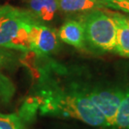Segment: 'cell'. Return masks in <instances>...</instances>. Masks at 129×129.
I'll return each instance as SVG.
<instances>
[{"label":"cell","mask_w":129,"mask_h":129,"mask_svg":"<svg viewBox=\"0 0 129 129\" xmlns=\"http://www.w3.org/2000/svg\"><path fill=\"white\" fill-rule=\"evenodd\" d=\"M39 101V109L42 115L74 118L92 127H108L104 116L81 87L64 90L50 86L41 91Z\"/></svg>","instance_id":"obj_1"},{"label":"cell","mask_w":129,"mask_h":129,"mask_svg":"<svg viewBox=\"0 0 129 129\" xmlns=\"http://www.w3.org/2000/svg\"><path fill=\"white\" fill-rule=\"evenodd\" d=\"M37 21L29 11L13 9L0 16V47L26 53L30 50L29 32Z\"/></svg>","instance_id":"obj_2"},{"label":"cell","mask_w":129,"mask_h":129,"mask_svg":"<svg viewBox=\"0 0 129 129\" xmlns=\"http://www.w3.org/2000/svg\"><path fill=\"white\" fill-rule=\"evenodd\" d=\"M81 22L84 27L86 40L92 48L103 52L115 51L117 29L112 17L96 9L85 15Z\"/></svg>","instance_id":"obj_3"},{"label":"cell","mask_w":129,"mask_h":129,"mask_svg":"<svg viewBox=\"0 0 129 129\" xmlns=\"http://www.w3.org/2000/svg\"><path fill=\"white\" fill-rule=\"evenodd\" d=\"M84 89L91 102L104 116L108 127H113L117 110L125 95V91L116 88L99 87Z\"/></svg>","instance_id":"obj_4"},{"label":"cell","mask_w":129,"mask_h":129,"mask_svg":"<svg viewBox=\"0 0 129 129\" xmlns=\"http://www.w3.org/2000/svg\"><path fill=\"white\" fill-rule=\"evenodd\" d=\"M58 46V35L55 29L40 22L33 23L29 32V47L34 54L41 56L49 55L55 52Z\"/></svg>","instance_id":"obj_5"},{"label":"cell","mask_w":129,"mask_h":129,"mask_svg":"<svg viewBox=\"0 0 129 129\" xmlns=\"http://www.w3.org/2000/svg\"><path fill=\"white\" fill-rule=\"evenodd\" d=\"M59 38L63 42L76 48L82 49L86 45V36L83 24L81 21L69 20L61 26L58 33Z\"/></svg>","instance_id":"obj_6"},{"label":"cell","mask_w":129,"mask_h":129,"mask_svg":"<svg viewBox=\"0 0 129 129\" xmlns=\"http://www.w3.org/2000/svg\"><path fill=\"white\" fill-rule=\"evenodd\" d=\"M30 14L38 22H50L59 9L58 0H29Z\"/></svg>","instance_id":"obj_7"},{"label":"cell","mask_w":129,"mask_h":129,"mask_svg":"<svg viewBox=\"0 0 129 129\" xmlns=\"http://www.w3.org/2000/svg\"><path fill=\"white\" fill-rule=\"evenodd\" d=\"M117 29V45L115 51L123 57L129 58V23L127 17L118 14H112Z\"/></svg>","instance_id":"obj_8"},{"label":"cell","mask_w":129,"mask_h":129,"mask_svg":"<svg viewBox=\"0 0 129 129\" xmlns=\"http://www.w3.org/2000/svg\"><path fill=\"white\" fill-rule=\"evenodd\" d=\"M59 9L66 13H78L99 9L103 6L101 0H58Z\"/></svg>","instance_id":"obj_9"},{"label":"cell","mask_w":129,"mask_h":129,"mask_svg":"<svg viewBox=\"0 0 129 129\" xmlns=\"http://www.w3.org/2000/svg\"><path fill=\"white\" fill-rule=\"evenodd\" d=\"M23 61L19 51L0 47V71H13Z\"/></svg>","instance_id":"obj_10"},{"label":"cell","mask_w":129,"mask_h":129,"mask_svg":"<svg viewBox=\"0 0 129 129\" xmlns=\"http://www.w3.org/2000/svg\"><path fill=\"white\" fill-rule=\"evenodd\" d=\"M15 92L14 82L0 71V107H6L12 102Z\"/></svg>","instance_id":"obj_11"},{"label":"cell","mask_w":129,"mask_h":129,"mask_svg":"<svg viewBox=\"0 0 129 129\" xmlns=\"http://www.w3.org/2000/svg\"><path fill=\"white\" fill-rule=\"evenodd\" d=\"M0 129H28L27 119L17 113L0 112Z\"/></svg>","instance_id":"obj_12"},{"label":"cell","mask_w":129,"mask_h":129,"mask_svg":"<svg viewBox=\"0 0 129 129\" xmlns=\"http://www.w3.org/2000/svg\"><path fill=\"white\" fill-rule=\"evenodd\" d=\"M113 127L117 129H129V91H125Z\"/></svg>","instance_id":"obj_13"},{"label":"cell","mask_w":129,"mask_h":129,"mask_svg":"<svg viewBox=\"0 0 129 129\" xmlns=\"http://www.w3.org/2000/svg\"><path fill=\"white\" fill-rule=\"evenodd\" d=\"M103 6L129 13V0H101Z\"/></svg>","instance_id":"obj_14"},{"label":"cell","mask_w":129,"mask_h":129,"mask_svg":"<svg viewBox=\"0 0 129 129\" xmlns=\"http://www.w3.org/2000/svg\"><path fill=\"white\" fill-rule=\"evenodd\" d=\"M14 8L9 5H0V16L3 14H5L7 13H9L10 10H12Z\"/></svg>","instance_id":"obj_15"},{"label":"cell","mask_w":129,"mask_h":129,"mask_svg":"<svg viewBox=\"0 0 129 129\" xmlns=\"http://www.w3.org/2000/svg\"><path fill=\"white\" fill-rule=\"evenodd\" d=\"M127 22L129 23V16H128V17H127Z\"/></svg>","instance_id":"obj_16"}]
</instances>
